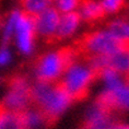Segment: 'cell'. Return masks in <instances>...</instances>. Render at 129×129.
Wrapping results in <instances>:
<instances>
[{
  "label": "cell",
  "instance_id": "cell-4",
  "mask_svg": "<svg viewBox=\"0 0 129 129\" xmlns=\"http://www.w3.org/2000/svg\"><path fill=\"white\" fill-rule=\"evenodd\" d=\"M76 50L82 58L109 56L122 49H128L127 44L118 42L106 28H100L84 34L76 44Z\"/></svg>",
  "mask_w": 129,
  "mask_h": 129
},
{
  "label": "cell",
  "instance_id": "cell-13",
  "mask_svg": "<svg viewBox=\"0 0 129 129\" xmlns=\"http://www.w3.org/2000/svg\"><path fill=\"white\" fill-rule=\"evenodd\" d=\"M20 6L22 8L21 11L35 18L51 7V0H20Z\"/></svg>",
  "mask_w": 129,
  "mask_h": 129
},
{
  "label": "cell",
  "instance_id": "cell-6",
  "mask_svg": "<svg viewBox=\"0 0 129 129\" xmlns=\"http://www.w3.org/2000/svg\"><path fill=\"white\" fill-rule=\"evenodd\" d=\"M36 37L34 18L20 10L15 20L12 36L19 51L23 55H31L34 50Z\"/></svg>",
  "mask_w": 129,
  "mask_h": 129
},
{
  "label": "cell",
  "instance_id": "cell-10",
  "mask_svg": "<svg viewBox=\"0 0 129 129\" xmlns=\"http://www.w3.org/2000/svg\"><path fill=\"white\" fill-rule=\"evenodd\" d=\"M106 30L108 33L114 36L118 42L128 45L129 38V24L127 17H117L112 19L106 24Z\"/></svg>",
  "mask_w": 129,
  "mask_h": 129
},
{
  "label": "cell",
  "instance_id": "cell-7",
  "mask_svg": "<svg viewBox=\"0 0 129 129\" xmlns=\"http://www.w3.org/2000/svg\"><path fill=\"white\" fill-rule=\"evenodd\" d=\"M59 18L60 13L54 7L47 8L45 11L36 15L34 18V25L37 36L47 42L55 41Z\"/></svg>",
  "mask_w": 129,
  "mask_h": 129
},
{
  "label": "cell",
  "instance_id": "cell-2",
  "mask_svg": "<svg viewBox=\"0 0 129 129\" xmlns=\"http://www.w3.org/2000/svg\"><path fill=\"white\" fill-rule=\"evenodd\" d=\"M98 79V73L82 57H78L63 71L58 81L66 90L72 101L86 98L89 88Z\"/></svg>",
  "mask_w": 129,
  "mask_h": 129
},
{
  "label": "cell",
  "instance_id": "cell-5",
  "mask_svg": "<svg viewBox=\"0 0 129 129\" xmlns=\"http://www.w3.org/2000/svg\"><path fill=\"white\" fill-rule=\"evenodd\" d=\"M31 86L24 76H14L9 80V92L0 101V107L11 112H22L31 104Z\"/></svg>",
  "mask_w": 129,
  "mask_h": 129
},
{
  "label": "cell",
  "instance_id": "cell-19",
  "mask_svg": "<svg viewBox=\"0 0 129 129\" xmlns=\"http://www.w3.org/2000/svg\"><path fill=\"white\" fill-rule=\"evenodd\" d=\"M4 20H5V19L2 18L1 13H0V28H1V26H2V23H4Z\"/></svg>",
  "mask_w": 129,
  "mask_h": 129
},
{
  "label": "cell",
  "instance_id": "cell-20",
  "mask_svg": "<svg viewBox=\"0 0 129 129\" xmlns=\"http://www.w3.org/2000/svg\"><path fill=\"white\" fill-rule=\"evenodd\" d=\"M0 81H1V79H0Z\"/></svg>",
  "mask_w": 129,
  "mask_h": 129
},
{
  "label": "cell",
  "instance_id": "cell-8",
  "mask_svg": "<svg viewBox=\"0 0 129 129\" xmlns=\"http://www.w3.org/2000/svg\"><path fill=\"white\" fill-rule=\"evenodd\" d=\"M81 23L82 20L77 11L60 14L55 41H66L71 38L79 31Z\"/></svg>",
  "mask_w": 129,
  "mask_h": 129
},
{
  "label": "cell",
  "instance_id": "cell-3",
  "mask_svg": "<svg viewBox=\"0 0 129 129\" xmlns=\"http://www.w3.org/2000/svg\"><path fill=\"white\" fill-rule=\"evenodd\" d=\"M79 57L75 47H63L42 54L35 61L37 81L55 83L72 61Z\"/></svg>",
  "mask_w": 129,
  "mask_h": 129
},
{
  "label": "cell",
  "instance_id": "cell-16",
  "mask_svg": "<svg viewBox=\"0 0 129 129\" xmlns=\"http://www.w3.org/2000/svg\"><path fill=\"white\" fill-rule=\"evenodd\" d=\"M82 0H51V7H54L60 14L76 12Z\"/></svg>",
  "mask_w": 129,
  "mask_h": 129
},
{
  "label": "cell",
  "instance_id": "cell-17",
  "mask_svg": "<svg viewBox=\"0 0 129 129\" xmlns=\"http://www.w3.org/2000/svg\"><path fill=\"white\" fill-rule=\"evenodd\" d=\"M12 53L8 45H1L0 47V67L7 66L11 62Z\"/></svg>",
  "mask_w": 129,
  "mask_h": 129
},
{
  "label": "cell",
  "instance_id": "cell-11",
  "mask_svg": "<svg viewBox=\"0 0 129 129\" xmlns=\"http://www.w3.org/2000/svg\"><path fill=\"white\" fill-rule=\"evenodd\" d=\"M22 117H23L24 129H44L51 126L47 118L43 115L40 109L34 108H26L22 112Z\"/></svg>",
  "mask_w": 129,
  "mask_h": 129
},
{
  "label": "cell",
  "instance_id": "cell-18",
  "mask_svg": "<svg viewBox=\"0 0 129 129\" xmlns=\"http://www.w3.org/2000/svg\"><path fill=\"white\" fill-rule=\"evenodd\" d=\"M109 129H128V126L121 124V122H116V124H113Z\"/></svg>",
  "mask_w": 129,
  "mask_h": 129
},
{
  "label": "cell",
  "instance_id": "cell-15",
  "mask_svg": "<svg viewBox=\"0 0 129 129\" xmlns=\"http://www.w3.org/2000/svg\"><path fill=\"white\" fill-rule=\"evenodd\" d=\"M104 15H116L126 7L127 0H99Z\"/></svg>",
  "mask_w": 129,
  "mask_h": 129
},
{
  "label": "cell",
  "instance_id": "cell-14",
  "mask_svg": "<svg viewBox=\"0 0 129 129\" xmlns=\"http://www.w3.org/2000/svg\"><path fill=\"white\" fill-rule=\"evenodd\" d=\"M20 10H13L11 11L9 15L7 17L6 20H4L2 23V45H9V43L12 41V36H13V30H14V24H15V20L18 18V14Z\"/></svg>",
  "mask_w": 129,
  "mask_h": 129
},
{
  "label": "cell",
  "instance_id": "cell-12",
  "mask_svg": "<svg viewBox=\"0 0 129 129\" xmlns=\"http://www.w3.org/2000/svg\"><path fill=\"white\" fill-rule=\"evenodd\" d=\"M22 112H11L0 107V129H24Z\"/></svg>",
  "mask_w": 129,
  "mask_h": 129
},
{
  "label": "cell",
  "instance_id": "cell-9",
  "mask_svg": "<svg viewBox=\"0 0 129 129\" xmlns=\"http://www.w3.org/2000/svg\"><path fill=\"white\" fill-rule=\"evenodd\" d=\"M77 12L86 23H98L105 17L99 0H82Z\"/></svg>",
  "mask_w": 129,
  "mask_h": 129
},
{
  "label": "cell",
  "instance_id": "cell-1",
  "mask_svg": "<svg viewBox=\"0 0 129 129\" xmlns=\"http://www.w3.org/2000/svg\"><path fill=\"white\" fill-rule=\"evenodd\" d=\"M31 102L53 125L69 107L72 100L59 82L36 81L31 86Z\"/></svg>",
  "mask_w": 129,
  "mask_h": 129
}]
</instances>
